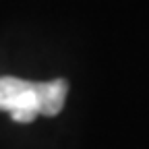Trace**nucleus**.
<instances>
[{"mask_svg":"<svg viewBox=\"0 0 149 149\" xmlns=\"http://www.w3.org/2000/svg\"><path fill=\"white\" fill-rule=\"evenodd\" d=\"M68 83L64 79L29 81L4 74L0 77V112L15 122H33L37 116H56L64 108Z\"/></svg>","mask_w":149,"mask_h":149,"instance_id":"obj_1","label":"nucleus"}]
</instances>
